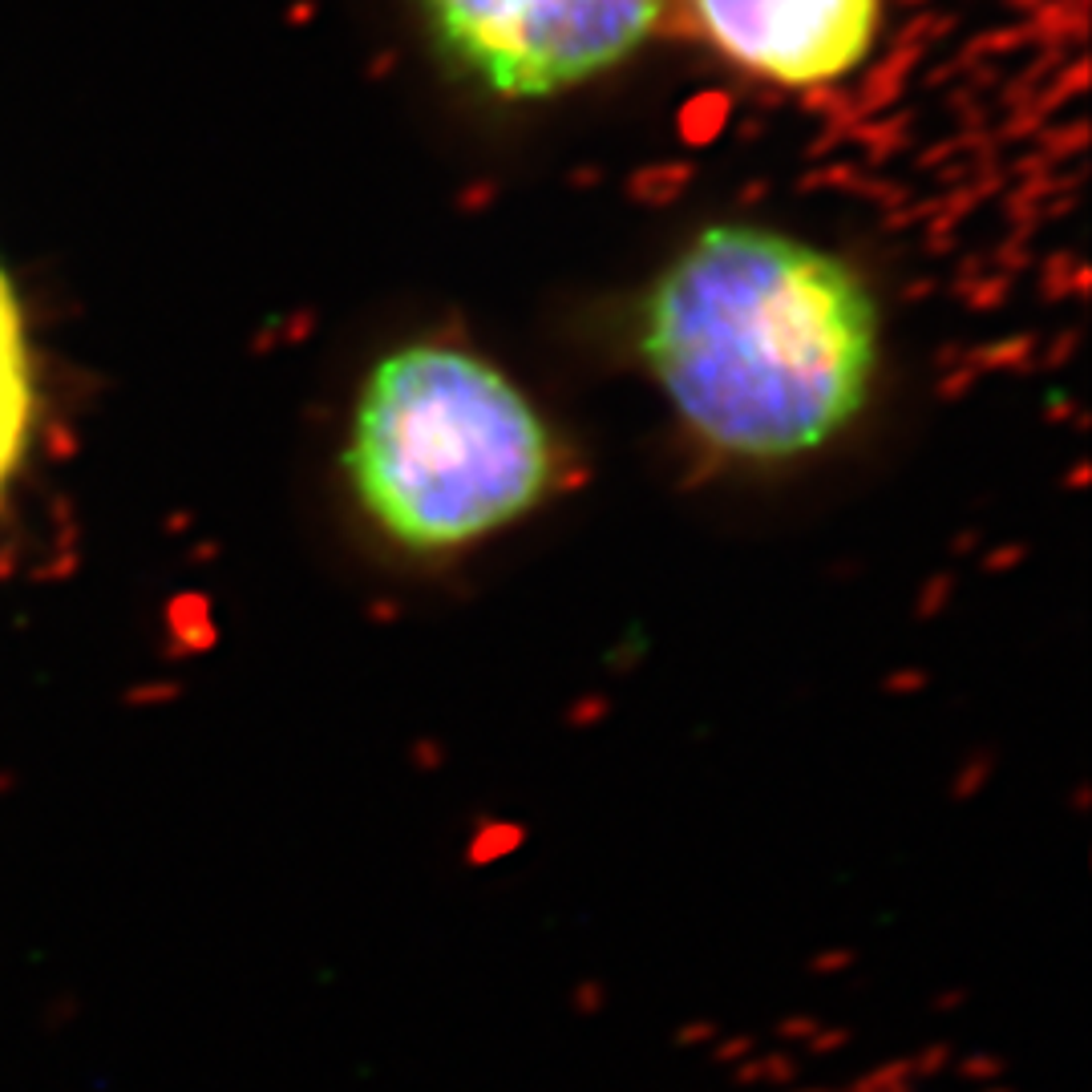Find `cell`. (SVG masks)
<instances>
[{"label":"cell","mask_w":1092,"mask_h":1092,"mask_svg":"<svg viewBox=\"0 0 1092 1092\" xmlns=\"http://www.w3.org/2000/svg\"><path fill=\"white\" fill-rule=\"evenodd\" d=\"M858 967V951L854 947H826L805 959V975L813 979H834V975H846Z\"/></svg>","instance_id":"11"},{"label":"cell","mask_w":1092,"mask_h":1092,"mask_svg":"<svg viewBox=\"0 0 1092 1092\" xmlns=\"http://www.w3.org/2000/svg\"><path fill=\"white\" fill-rule=\"evenodd\" d=\"M607 1003H611V991L603 979H583L571 987V1011L579 1019H599L607 1011Z\"/></svg>","instance_id":"13"},{"label":"cell","mask_w":1092,"mask_h":1092,"mask_svg":"<svg viewBox=\"0 0 1092 1092\" xmlns=\"http://www.w3.org/2000/svg\"><path fill=\"white\" fill-rule=\"evenodd\" d=\"M716 1036H720V1032H716L712 1019H688V1023H680V1028L672 1032V1044H676L680 1052H704Z\"/></svg>","instance_id":"15"},{"label":"cell","mask_w":1092,"mask_h":1092,"mask_svg":"<svg viewBox=\"0 0 1092 1092\" xmlns=\"http://www.w3.org/2000/svg\"><path fill=\"white\" fill-rule=\"evenodd\" d=\"M817 1028H822V1019L801 1011V1015H785V1019H777V1023H773V1036H777L781 1044H805V1040H809Z\"/></svg>","instance_id":"16"},{"label":"cell","mask_w":1092,"mask_h":1092,"mask_svg":"<svg viewBox=\"0 0 1092 1092\" xmlns=\"http://www.w3.org/2000/svg\"><path fill=\"white\" fill-rule=\"evenodd\" d=\"M801 1068H805V1060L797 1052H785V1048L757 1052V1056H748L744 1064L732 1068V1084L736 1088H773V1092H785V1088H797Z\"/></svg>","instance_id":"6"},{"label":"cell","mask_w":1092,"mask_h":1092,"mask_svg":"<svg viewBox=\"0 0 1092 1092\" xmlns=\"http://www.w3.org/2000/svg\"><path fill=\"white\" fill-rule=\"evenodd\" d=\"M955 1044L951 1040H931L927 1048H919L915 1056H907L911 1060V1072H915V1080H931V1076H943L951 1064H955Z\"/></svg>","instance_id":"10"},{"label":"cell","mask_w":1092,"mask_h":1092,"mask_svg":"<svg viewBox=\"0 0 1092 1092\" xmlns=\"http://www.w3.org/2000/svg\"><path fill=\"white\" fill-rule=\"evenodd\" d=\"M850 1040H854V1028H842V1023H822L817 1028L809 1040H805V1056H813V1060H826V1056H834V1052H846L850 1048Z\"/></svg>","instance_id":"14"},{"label":"cell","mask_w":1092,"mask_h":1092,"mask_svg":"<svg viewBox=\"0 0 1092 1092\" xmlns=\"http://www.w3.org/2000/svg\"><path fill=\"white\" fill-rule=\"evenodd\" d=\"M696 33L732 65L777 86H830L878 37V0H688Z\"/></svg>","instance_id":"4"},{"label":"cell","mask_w":1092,"mask_h":1092,"mask_svg":"<svg viewBox=\"0 0 1092 1092\" xmlns=\"http://www.w3.org/2000/svg\"><path fill=\"white\" fill-rule=\"evenodd\" d=\"M29 429V361L21 336V312L0 276V486L9 482Z\"/></svg>","instance_id":"5"},{"label":"cell","mask_w":1092,"mask_h":1092,"mask_svg":"<svg viewBox=\"0 0 1092 1092\" xmlns=\"http://www.w3.org/2000/svg\"><path fill=\"white\" fill-rule=\"evenodd\" d=\"M842 1092H919V1080L911 1072V1060L899 1056V1060H886L870 1072H862L858 1080H850V1088Z\"/></svg>","instance_id":"8"},{"label":"cell","mask_w":1092,"mask_h":1092,"mask_svg":"<svg viewBox=\"0 0 1092 1092\" xmlns=\"http://www.w3.org/2000/svg\"><path fill=\"white\" fill-rule=\"evenodd\" d=\"M640 353L704 445L785 461L822 449L866 405L878 308L838 255L724 223L648 292Z\"/></svg>","instance_id":"1"},{"label":"cell","mask_w":1092,"mask_h":1092,"mask_svg":"<svg viewBox=\"0 0 1092 1092\" xmlns=\"http://www.w3.org/2000/svg\"><path fill=\"white\" fill-rule=\"evenodd\" d=\"M967 987H947V991H939V995H931V1011L935 1015H955V1011H963L967 1007Z\"/></svg>","instance_id":"17"},{"label":"cell","mask_w":1092,"mask_h":1092,"mask_svg":"<svg viewBox=\"0 0 1092 1092\" xmlns=\"http://www.w3.org/2000/svg\"><path fill=\"white\" fill-rule=\"evenodd\" d=\"M951 1072H955L963 1084L983 1088V1084H995V1080L1007 1076V1060L995 1056V1052H971V1056H955Z\"/></svg>","instance_id":"9"},{"label":"cell","mask_w":1092,"mask_h":1092,"mask_svg":"<svg viewBox=\"0 0 1092 1092\" xmlns=\"http://www.w3.org/2000/svg\"><path fill=\"white\" fill-rule=\"evenodd\" d=\"M757 1052H761V1040H757L753 1032H740V1036H716L708 1060L720 1064V1068H736V1064H744V1060L757 1056Z\"/></svg>","instance_id":"12"},{"label":"cell","mask_w":1092,"mask_h":1092,"mask_svg":"<svg viewBox=\"0 0 1092 1092\" xmlns=\"http://www.w3.org/2000/svg\"><path fill=\"white\" fill-rule=\"evenodd\" d=\"M526 842V830L518 822H494V817H486V822L473 826L469 842H465V866H498L506 862L510 854H518Z\"/></svg>","instance_id":"7"},{"label":"cell","mask_w":1092,"mask_h":1092,"mask_svg":"<svg viewBox=\"0 0 1092 1092\" xmlns=\"http://www.w3.org/2000/svg\"><path fill=\"white\" fill-rule=\"evenodd\" d=\"M979 1092H1015V1088H1011V1084H1003V1080H995V1084H983Z\"/></svg>","instance_id":"18"},{"label":"cell","mask_w":1092,"mask_h":1092,"mask_svg":"<svg viewBox=\"0 0 1092 1092\" xmlns=\"http://www.w3.org/2000/svg\"><path fill=\"white\" fill-rule=\"evenodd\" d=\"M349 486L405 551H453L518 522L551 486L555 453L534 405L449 345L385 357L353 409Z\"/></svg>","instance_id":"2"},{"label":"cell","mask_w":1092,"mask_h":1092,"mask_svg":"<svg viewBox=\"0 0 1092 1092\" xmlns=\"http://www.w3.org/2000/svg\"><path fill=\"white\" fill-rule=\"evenodd\" d=\"M785 1092H842V1088H785Z\"/></svg>","instance_id":"19"},{"label":"cell","mask_w":1092,"mask_h":1092,"mask_svg":"<svg viewBox=\"0 0 1092 1092\" xmlns=\"http://www.w3.org/2000/svg\"><path fill=\"white\" fill-rule=\"evenodd\" d=\"M421 13L473 82L526 102L620 65L648 41L664 0H421Z\"/></svg>","instance_id":"3"}]
</instances>
